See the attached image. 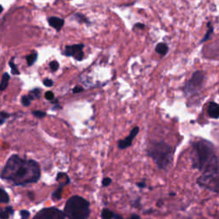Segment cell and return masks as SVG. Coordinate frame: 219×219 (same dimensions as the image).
<instances>
[{"label":"cell","mask_w":219,"mask_h":219,"mask_svg":"<svg viewBox=\"0 0 219 219\" xmlns=\"http://www.w3.org/2000/svg\"><path fill=\"white\" fill-rule=\"evenodd\" d=\"M1 178L17 186L36 182L40 178V168L34 160H26L13 155L3 169Z\"/></svg>","instance_id":"1"},{"label":"cell","mask_w":219,"mask_h":219,"mask_svg":"<svg viewBox=\"0 0 219 219\" xmlns=\"http://www.w3.org/2000/svg\"><path fill=\"white\" fill-rule=\"evenodd\" d=\"M217 157L215 147L212 142L206 140H198L192 145L191 160L192 167L202 171Z\"/></svg>","instance_id":"2"},{"label":"cell","mask_w":219,"mask_h":219,"mask_svg":"<svg viewBox=\"0 0 219 219\" xmlns=\"http://www.w3.org/2000/svg\"><path fill=\"white\" fill-rule=\"evenodd\" d=\"M146 151L159 170H168L172 166L175 150L170 144L164 141H151Z\"/></svg>","instance_id":"3"},{"label":"cell","mask_w":219,"mask_h":219,"mask_svg":"<svg viewBox=\"0 0 219 219\" xmlns=\"http://www.w3.org/2000/svg\"><path fill=\"white\" fill-rule=\"evenodd\" d=\"M197 184L213 193H219V157H216L198 177Z\"/></svg>","instance_id":"4"},{"label":"cell","mask_w":219,"mask_h":219,"mask_svg":"<svg viewBox=\"0 0 219 219\" xmlns=\"http://www.w3.org/2000/svg\"><path fill=\"white\" fill-rule=\"evenodd\" d=\"M64 212L69 219H87L90 215V203L80 196L74 195L67 200Z\"/></svg>","instance_id":"5"},{"label":"cell","mask_w":219,"mask_h":219,"mask_svg":"<svg viewBox=\"0 0 219 219\" xmlns=\"http://www.w3.org/2000/svg\"><path fill=\"white\" fill-rule=\"evenodd\" d=\"M205 74L202 71H196L193 74L191 79L187 81L183 87V93L186 97L195 94L201 87L204 82Z\"/></svg>","instance_id":"6"},{"label":"cell","mask_w":219,"mask_h":219,"mask_svg":"<svg viewBox=\"0 0 219 219\" xmlns=\"http://www.w3.org/2000/svg\"><path fill=\"white\" fill-rule=\"evenodd\" d=\"M65 214L56 207L45 208L39 211L33 219H65Z\"/></svg>","instance_id":"7"},{"label":"cell","mask_w":219,"mask_h":219,"mask_svg":"<svg viewBox=\"0 0 219 219\" xmlns=\"http://www.w3.org/2000/svg\"><path fill=\"white\" fill-rule=\"evenodd\" d=\"M139 131H140V128H139V127H137V126L134 127V128L131 129L129 135H128L126 138H124L123 140H121V141H118V143H117V147H118L120 150H124V149H126V148H128V147L132 146L135 138V137L137 136V135L139 134Z\"/></svg>","instance_id":"8"},{"label":"cell","mask_w":219,"mask_h":219,"mask_svg":"<svg viewBox=\"0 0 219 219\" xmlns=\"http://www.w3.org/2000/svg\"><path fill=\"white\" fill-rule=\"evenodd\" d=\"M207 114L212 119L219 118V105L215 102H210L207 106Z\"/></svg>","instance_id":"9"},{"label":"cell","mask_w":219,"mask_h":219,"mask_svg":"<svg viewBox=\"0 0 219 219\" xmlns=\"http://www.w3.org/2000/svg\"><path fill=\"white\" fill-rule=\"evenodd\" d=\"M84 47L83 44H79V45H70V46H66L65 51H64V54L68 57H71L74 56V54H76L77 52L82 51Z\"/></svg>","instance_id":"10"},{"label":"cell","mask_w":219,"mask_h":219,"mask_svg":"<svg viewBox=\"0 0 219 219\" xmlns=\"http://www.w3.org/2000/svg\"><path fill=\"white\" fill-rule=\"evenodd\" d=\"M49 24L57 30H60L64 24V21L58 17H50L48 19Z\"/></svg>","instance_id":"11"},{"label":"cell","mask_w":219,"mask_h":219,"mask_svg":"<svg viewBox=\"0 0 219 219\" xmlns=\"http://www.w3.org/2000/svg\"><path fill=\"white\" fill-rule=\"evenodd\" d=\"M156 52L159 55L164 56L168 52V45L165 43H159L156 46Z\"/></svg>","instance_id":"12"},{"label":"cell","mask_w":219,"mask_h":219,"mask_svg":"<svg viewBox=\"0 0 219 219\" xmlns=\"http://www.w3.org/2000/svg\"><path fill=\"white\" fill-rule=\"evenodd\" d=\"M115 212L110 211L108 208H104L101 211V218L102 219H114Z\"/></svg>","instance_id":"13"},{"label":"cell","mask_w":219,"mask_h":219,"mask_svg":"<svg viewBox=\"0 0 219 219\" xmlns=\"http://www.w3.org/2000/svg\"><path fill=\"white\" fill-rule=\"evenodd\" d=\"M9 78H10L9 75L7 73H4L3 74L2 80H1V83H0V91H4L7 88Z\"/></svg>","instance_id":"14"},{"label":"cell","mask_w":219,"mask_h":219,"mask_svg":"<svg viewBox=\"0 0 219 219\" xmlns=\"http://www.w3.org/2000/svg\"><path fill=\"white\" fill-rule=\"evenodd\" d=\"M64 187H65L64 185L61 184L59 186V187L56 191L53 192V193L51 195L53 200H59V199H61V198H62V192H63V189H64Z\"/></svg>","instance_id":"15"},{"label":"cell","mask_w":219,"mask_h":219,"mask_svg":"<svg viewBox=\"0 0 219 219\" xmlns=\"http://www.w3.org/2000/svg\"><path fill=\"white\" fill-rule=\"evenodd\" d=\"M9 201V197L8 193L2 188H0V203H8Z\"/></svg>","instance_id":"16"},{"label":"cell","mask_w":219,"mask_h":219,"mask_svg":"<svg viewBox=\"0 0 219 219\" xmlns=\"http://www.w3.org/2000/svg\"><path fill=\"white\" fill-rule=\"evenodd\" d=\"M33 99H34V97H33L31 94L28 95V96H22V104L24 106L28 107V106L30 105L31 101H32Z\"/></svg>","instance_id":"17"},{"label":"cell","mask_w":219,"mask_h":219,"mask_svg":"<svg viewBox=\"0 0 219 219\" xmlns=\"http://www.w3.org/2000/svg\"><path fill=\"white\" fill-rule=\"evenodd\" d=\"M207 27H208V30H207V32H206V34H205V37L202 39L201 43H202V42L206 41L207 39H209V38H210V36H211V34H212V32H213V28H212V23H211V22H209V23L207 24Z\"/></svg>","instance_id":"18"},{"label":"cell","mask_w":219,"mask_h":219,"mask_svg":"<svg viewBox=\"0 0 219 219\" xmlns=\"http://www.w3.org/2000/svg\"><path fill=\"white\" fill-rule=\"evenodd\" d=\"M37 59V54L36 53H33L31 55H29L28 57H27V63L28 66H32Z\"/></svg>","instance_id":"19"},{"label":"cell","mask_w":219,"mask_h":219,"mask_svg":"<svg viewBox=\"0 0 219 219\" xmlns=\"http://www.w3.org/2000/svg\"><path fill=\"white\" fill-rule=\"evenodd\" d=\"M9 116H10V114L4 112V111L0 112V125L3 124V122H5V119L8 118Z\"/></svg>","instance_id":"20"},{"label":"cell","mask_w":219,"mask_h":219,"mask_svg":"<svg viewBox=\"0 0 219 219\" xmlns=\"http://www.w3.org/2000/svg\"><path fill=\"white\" fill-rule=\"evenodd\" d=\"M9 66H10V68H11V72H12L13 74H20L18 69H17V67H16V65L13 63V58H12V60L9 62Z\"/></svg>","instance_id":"21"},{"label":"cell","mask_w":219,"mask_h":219,"mask_svg":"<svg viewBox=\"0 0 219 219\" xmlns=\"http://www.w3.org/2000/svg\"><path fill=\"white\" fill-rule=\"evenodd\" d=\"M59 68V64L57 61H52L50 63V69L51 70V71L55 72L58 70Z\"/></svg>","instance_id":"22"},{"label":"cell","mask_w":219,"mask_h":219,"mask_svg":"<svg viewBox=\"0 0 219 219\" xmlns=\"http://www.w3.org/2000/svg\"><path fill=\"white\" fill-rule=\"evenodd\" d=\"M33 114L38 118H43L46 116V113L45 111H41V110H34L33 112Z\"/></svg>","instance_id":"23"},{"label":"cell","mask_w":219,"mask_h":219,"mask_svg":"<svg viewBox=\"0 0 219 219\" xmlns=\"http://www.w3.org/2000/svg\"><path fill=\"white\" fill-rule=\"evenodd\" d=\"M111 183H112V180L110 177H105L102 180V186L103 187H109Z\"/></svg>","instance_id":"24"},{"label":"cell","mask_w":219,"mask_h":219,"mask_svg":"<svg viewBox=\"0 0 219 219\" xmlns=\"http://www.w3.org/2000/svg\"><path fill=\"white\" fill-rule=\"evenodd\" d=\"M74 57L77 61H81V60L83 59V57H84V53H83V51H80L77 52L76 54L74 55Z\"/></svg>","instance_id":"25"},{"label":"cell","mask_w":219,"mask_h":219,"mask_svg":"<svg viewBox=\"0 0 219 219\" xmlns=\"http://www.w3.org/2000/svg\"><path fill=\"white\" fill-rule=\"evenodd\" d=\"M20 215H21L22 219H28L30 216V213H29V212H28L26 210H22V211H21Z\"/></svg>","instance_id":"26"},{"label":"cell","mask_w":219,"mask_h":219,"mask_svg":"<svg viewBox=\"0 0 219 219\" xmlns=\"http://www.w3.org/2000/svg\"><path fill=\"white\" fill-rule=\"evenodd\" d=\"M9 216H10V214L6 210L0 212V218L1 219H8L9 218Z\"/></svg>","instance_id":"27"},{"label":"cell","mask_w":219,"mask_h":219,"mask_svg":"<svg viewBox=\"0 0 219 219\" xmlns=\"http://www.w3.org/2000/svg\"><path fill=\"white\" fill-rule=\"evenodd\" d=\"M45 99H46L47 100L51 101V100H53V99H54V94H53L52 92L48 91V92H46V93H45Z\"/></svg>","instance_id":"28"},{"label":"cell","mask_w":219,"mask_h":219,"mask_svg":"<svg viewBox=\"0 0 219 219\" xmlns=\"http://www.w3.org/2000/svg\"><path fill=\"white\" fill-rule=\"evenodd\" d=\"M31 95L34 97V98H39V95H40V91H39V89H34V90H33L32 92H31Z\"/></svg>","instance_id":"29"},{"label":"cell","mask_w":219,"mask_h":219,"mask_svg":"<svg viewBox=\"0 0 219 219\" xmlns=\"http://www.w3.org/2000/svg\"><path fill=\"white\" fill-rule=\"evenodd\" d=\"M43 83H44V85H45V87H48L53 86V81H52L51 79H45V80H44Z\"/></svg>","instance_id":"30"},{"label":"cell","mask_w":219,"mask_h":219,"mask_svg":"<svg viewBox=\"0 0 219 219\" xmlns=\"http://www.w3.org/2000/svg\"><path fill=\"white\" fill-rule=\"evenodd\" d=\"M83 90H84V89H83L81 87L77 86V87H74L73 88V93H81Z\"/></svg>","instance_id":"31"},{"label":"cell","mask_w":219,"mask_h":219,"mask_svg":"<svg viewBox=\"0 0 219 219\" xmlns=\"http://www.w3.org/2000/svg\"><path fill=\"white\" fill-rule=\"evenodd\" d=\"M137 186H138V187H140V188H145L146 187V183L145 181H141V182L137 183Z\"/></svg>","instance_id":"32"},{"label":"cell","mask_w":219,"mask_h":219,"mask_svg":"<svg viewBox=\"0 0 219 219\" xmlns=\"http://www.w3.org/2000/svg\"><path fill=\"white\" fill-rule=\"evenodd\" d=\"M5 210L10 214V215H12V214H14V210H13V208L11 207V206H8V207H6L5 208Z\"/></svg>","instance_id":"33"},{"label":"cell","mask_w":219,"mask_h":219,"mask_svg":"<svg viewBox=\"0 0 219 219\" xmlns=\"http://www.w3.org/2000/svg\"><path fill=\"white\" fill-rule=\"evenodd\" d=\"M128 219H141L138 214H132Z\"/></svg>","instance_id":"34"},{"label":"cell","mask_w":219,"mask_h":219,"mask_svg":"<svg viewBox=\"0 0 219 219\" xmlns=\"http://www.w3.org/2000/svg\"><path fill=\"white\" fill-rule=\"evenodd\" d=\"M34 193H32V192H29L28 193V197L30 198V199H34Z\"/></svg>","instance_id":"35"},{"label":"cell","mask_w":219,"mask_h":219,"mask_svg":"<svg viewBox=\"0 0 219 219\" xmlns=\"http://www.w3.org/2000/svg\"><path fill=\"white\" fill-rule=\"evenodd\" d=\"M135 27H139L140 28H144L145 25L144 24H141V23H137V24H135Z\"/></svg>","instance_id":"36"},{"label":"cell","mask_w":219,"mask_h":219,"mask_svg":"<svg viewBox=\"0 0 219 219\" xmlns=\"http://www.w3.org/2000/svg\"><path fill=\"white\" fill-rule=\"evenodd\" d=\"M3 11V7H2V5H0V13Z\"/></svg>","instance_id":"37"}]
</instances>
